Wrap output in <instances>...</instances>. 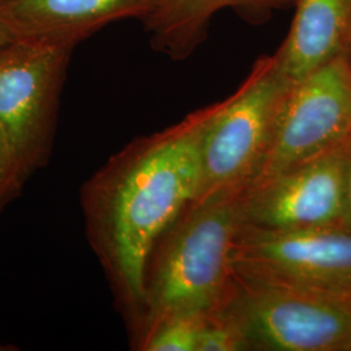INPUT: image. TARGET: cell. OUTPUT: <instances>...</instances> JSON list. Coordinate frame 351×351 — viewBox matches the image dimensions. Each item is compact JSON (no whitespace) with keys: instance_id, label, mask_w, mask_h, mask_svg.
Segmentation results:
<instances>
[{"instance_id":"1","label":"cell","mask_w":351,"mask_h":351,"mask_svg":"<svg viewBox=\"0 0 351 351\" xmlns=\"http://www.w3.org/2000/svg\"><path fill=\"white\" fill-rule=\"evenodd\" d=\"M216 107L207 106L133 141L81 190L88 241L134 332L143 313L152 250L199 194L202 138Z\"/></svg>"},{"instance_id":"12","label":"cell","mask_w":351,"mask_h":351,"mask_svg":"<svg viewBox=\"0 0 351 351\" xmlns=\"http://www.w3.org/2000/svg\"><path fill=\"white\" fill-rule=\"evenodd\" d=\"M210 313H177L152 326L137 349L145 351H197Z\"/></svg>"},{"instance_id":"11","label":"cell","mask_w":351,"mask_h":351,"mask_svg":"<svg viewBox=\"0 0 351 351\" xmlns=\"http://www.w3.org/2000/svg\"><path fill=\"white\" fill-rule=\"evenodd\" d=\"M293 4L295 0H159L145 23L156 50L184 60L203 43L216 13L232 10L249 23H264Z\"/></svg>"},{"instance_id":"10","label":"cell","mask_w":351,"mask_h":351,"mask_svg":"<svg viewBox=\"0 0 351 351\" xmlns=\"http://www.w3.org/2000/svg\"><path fill=\"white\" fill-rule=\"evenodd\" d=\"M351 39V0H295L288 37L274 53L278 68L300 81L339 56Z\"/></svg>"},{"instance_id":"9","label":"cell","mask_w":351,"mask_h":351,"mask_svg":"<svg viewBox=\"0 0 351 351\" xmlns=\"http://www.w3.org/2000/svg\"><path fill=\"white\" fill-rule=\"evenodd\" d=\"M159 0H0V27L14 40L75 46L103 26L143 21Z\"/></svg>"},{"instance_id":"4","label":"cell","mask_w":351,"mask_h":351,"mask_svg":"<svg viewBox=\"0 0 351 351\" xmlns=\"http://www.w3.org/2000/svg\"><path fill=\"white\" fill-rule=\"evenodd\" d=\"M234 275L251 284L351 297V229H269L243 223L232 245Z\"/></svg>"},{"instance_id":"13","label":"cell","mask_w":351,"mask_h":351,"mask_svg":"<svg viewBox=\"0 0 351 351\" xmlns=\"http://www.w3.org/2000/svg\"><path fill=\"white\" fill-rule=\"evenodd\" d=\"M249 350L245 335L226 307L210 313L202 329L197 351Z\"/></svg>"},{"instance_id":"7","label":"cell","mask_w":351,"mask_h":351,"mask_svg":"<svg viewBox=\"0 0 351 351\" xmlns=\"http://www.w3.org/2000/svg\"><path fill=\"white\" fill-rule=\"evenodd\" d=\"M351 147V69L339 56L294 81L255 188L297 165Z\"/></svg>"},{"instance_id":"15","label":"cell","mask_w":351,"mask_h":351,"mask_svg":"<svg viewBox=\"0 0 351 351\" xmlns=\"http://www.w3.org/2000/svg\"><path fill=\"white\" fill-rule=\"evenodd\" d=\"M342 224L351 229V147L348 150L343 176V217Z\"/></svg>"},{"instance_id":"14","label":"cell","mask_w":351,"mask_h":351,"mask_svg":"<svg viewBox=\"0 0 351 351\" xmlns=\"http://www.w3.org/2000/svg\"><path fill=\"white\" fill-rule=\"evenodd\" d=\"M27 178L11 142L0 126V213L21 193Z\"/></svg>"},{"instance_id":"5","label":"cell","mask_w":351,"mask_h":351,"mask_svg":"<svg viewBox=\"0 0 351 351\" xmlns=\"http://www.w3.org/2000/svg\"><path fill=\"white\" fill-rule=\"evenodd\" d=\"M226 310L249 350L351 351V297L251 284L237 278Z\"/></svg>"},{"instance_id":"18","label":"cell","mask_w":351,"mask_h":351,"mask_svg":"<svg viewBox=\"0 0 351 351\" xmlns=\"http://www.w3.org/2000/svg\"><path fill=\"white\" fill-rule=\"evenodd\" d=\"M12 348H1V345H0V350H11Z\"/></svg>"},{"instance_id":"16","label":"cell","mask_w":351,"mask_h":351,"mask_svg":"<svg viewBox=\"0 0 351 351\" xmlns=\"http://www.w3.org/2000/svg\"><path fill=\"white\" fill-rule=\"evenodd\" d=\"M12 42H14V39L4 29L0 27V49L7 46V45H10V43H12Z\"/></svg>"},{"instance_id":"8","label":"cell","mask_w":351,"mask_h":351,"mask_svg":"<svg viewBox=\"0 0 351 351\" xmlns=\"http://www.w3.org/2000/svg\"><path fill=\"white\" fill-rule=\"evenodd\" d=\"M349 149L297 165L249 189L246 223L269 229L343 226V176Z\"/></svg>"},{"instance_id":"17","label":"cell","mask_w":351,"mask_h":351,"mask_svg":"<svg viewBox=\"0 0 351 351\" xmlns=\"http://www.w3.org/2000/svg\"><path fill=\"white\" fill-rule=\"evenodd\" d=\"M346 59H348V63H349V66H350L351 69V39L350 45H349V49H348V52H346Z\"/></svg>"},{"instance_id":"3","label":"cell","mask_w":351,"mask_h":351,"mask_svg":"<svg viewBox=\"0 0 351 351\" xmlns=\"http://www.w3.org/2000/svg\"><path fill=\"white\" fill-rule=\"evenodd\" d=\"M294 81L264 55L216 111L202 138V182L194 202L249 190L272 146L277 121Z\"/></svg>"},{"instance_id":"2","label":"cell","mask_w":351,"mask_h":351,"mask_svg":"<svg viewBox=\"0 0 351 351\" xmlns=\"http://www.w3.org/2000/svg\"><path fill=\"white\" fill-rule=\"evenodd\" d=\"M246 193L193 202L158 241L146 271L137 346L164 317L177 313H213L233 298L237 277L230 251L246 221Z\"/></svg>"},{"instance_id":"6","label":"cell","mask_w":351,"mask_h":351,"mask_svg":"<svg viewBox=\"0 0 351 351\" xmlns=\"http://www.w3.org/2000/svg\"><path fill=\"white\" fill-rule=\"evenodd\" d=\"M72 49L23 40L0 49V126L27 177L51 158L58 99Z\"/></svg>"}]
</instances>
